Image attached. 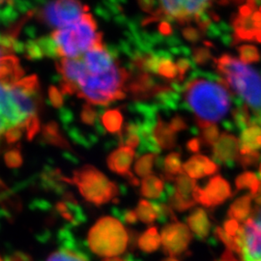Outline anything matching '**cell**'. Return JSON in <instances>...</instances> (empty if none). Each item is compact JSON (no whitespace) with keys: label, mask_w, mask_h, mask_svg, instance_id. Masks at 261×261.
Instances as JSON below:
<instances>
[{"label":"cell","mask_w":261,"mask_h":261,"mask_svg":"<svg viewBox=\"0 0 261 261\" xmlns=\"http://www.w3.org/2000/svg\"><path fill=\"white\" fill-rule=\"evenodd\" d=\"M259 12H261V6L259 7Z\"/></svg>","instance_id":"obj_58"},{"label":"cell","mask_w":261,"mask_h":261,"mask_svg":"<svg viewBox=\"0 0 261 261\" xmlns=\"http://www.w3.org/2000/svg\"><path fill=\"white\" fill-rule=\"evenodd\" d=\"M89 13V7L79 1L47 2L37 11V18L49 28H65L80 21Z\"/></svg>","instance_id":"obj_8"},{"label":"cell","mask_w":261,"mask_h":261,"mask_svg":"<svg viewBox=\"0 0 261 261\" xmlns=\"http://www.w3.org/2000/svg\"><path fill=\"white\" fill-rule=\"evenodd\" d=\"M218 3L221 4V5H226V4H228L229 2H228V1H219Z\"/></svg>","instance_id":"obj_55"},{"label":"cell","mask_w":261,"mask_h":261,"mask_svg":"<svg viewBox=\"0 0 261 261\" xmlns=\"http://www.w3.org/2000/svg\"><path fill=\"white\" fill-rule=\"evenodd\" d=\"M204 45H205L206 47H214V45H213V44H211L210 42H207V41H205V42H204Z\"/></svg>","instance_id":"obj_54"},{"label":"cell","mask_w":261,"mask_h":261,"mask_svg":"<svg viewBox=\"0 0 261 261\" xmlns=\"http://www.w3.org/2000/svg\"><path fill=\"white\" fill-rule=\"evenodd\" d=\"M10 56L8 55V53L3 48V47L0 46V59L3 57V56Z\"/></svg>","instance_id":"obj_52"},{"label":"cell","mask_w":261,"mask_h":261,"mask_svg":"<svg viewBox=\"0 0 261 261\" xmlns=\"http://www.w3.org/2000/svg\"><path fill=\"white\" fill-rule=\"evenodd\" d=\"M252 125H258L261 127V112L254 113V115L252 116Z\"/></svg>","instance_id":"obj_49"},{"label":"cell","mask_w":261,"mask_h":261,"mask_svg":"<svg viewBox=\"0 0 261 261\" xmlns=\"http://www.w3.org/2000/svg\"><path fill=\"white\" fill-rule=\"evenodd\" d=\"M56 68L62 76V94H76L96 106H107L126 97L125 84L129 73L118 63L101 75H88L81 57L61 58L57 61Z\"/></svg>","instance_id":"obj_1"},{"label":"cell","mask_w":261,"mask_h":261,"mask_svg":"<svg viewBox=\"0 0 261 261\" xmlns=\"http://www.w3.org/2000/svg\"><path fill=\"white\" fill-rule=\"evenodd\" d=\"M157 156L153 153H148L144 154L142 157H140L136 165H135V172L140 176V177H147L151 175L152 169L154 163L156 162Z\"/></svg>","instance_id":"obj_27"},{"label":"cell","mask_w":261,"mask_h":261,"mask_svg":"<svg viewBox=\"0 0 261 261\" xmlns=\"http://www.w3.org/2000/svg\"><path fill=\"white\" fill-rule=\"evenodd\" d=\"M23 132H24V129L22 127H17V128H14V129L8 130L4 135V138L9 144H13V143H15L18 140H20Z\"/></svg>","instance_id":"obj_39"},{"label":"cell","mask_w":261,"mask_h":261,"mask_svg":"<svg viewBox=\"0 0 261 261\" xmlns=\"http://www.w3.org/2000/svg\"><path fill=\"white\" fill-rule=\"evenodd\" d=\"M235 184H236L237 190H244V189L250 190L251 192L250 194L252 198L257 195L261 188L260 180L256 176L255 173L250 172V171L240 174L238 177L236 178Z\"/></svg>","instance_id":"obj_21"},{"label":"cell","mask_w":261,"mask_h":261,"mask_svg":"<svg viewBox=\"0 0 261 261\" xmlns=\"http://www.w3.org/2000/svg\"><path fill=\"white\" fill-rule=\"evenodd\" d=\"M158 74L164 79L173 80L178 77L176 63L172 61V55L168 50L162 49V58L158 68Z\"/></svg>","instance_id":"obj_24"},{"label":"cell","mask_w":261,"mask_h":261,"mask_svg":"<svg viewBox=\"0 0 261 261\" xmlns=\"http://www.w3.org/2000/svg\"><path fill=\"white\" fill-rule=\"evenodd\" d=\"M50 38L56 57L61 58H77L95 46L103 44V34L98 31L97 22L89 13L72 25L56 29Z\"/></svg>","instance_id":"obj_4"},{"label":"cell","mask_w":261,"mask_h":261,"mask_svg":"<svg viewBox=\"0 0 261 261\" xmlns=\"http://www.w3.org/2000/svg\"><path fill=\"white\" fill-rule=\"evenodd\" d=\"M238 51L240 55V61L245 64L258 62L260 60L261 57L258 49L252 45L241 46L238 47Z\"/></svg>","instance_id":"obj_29"},{"label":"cell","mask_w":261,"mask_h":261,"mask_svg":"<svg viewBox=\"0 0 261 261\" xmlns=\"http://www.w3.org/2000/svg\"><path fill=\"white\" fill-rule=\"evenodd\" d=\"M153 138L161 149H172L176 145V133L162 118H158L154 127Z\"/></svg>","instance_id":"obj_15"},{"label":"cell","mask_w":261,"mask_h":261,"mask_svg":"<svg viewBox=\"0 0 261 261\" xmlns=\"http://www.w3.org/2000/svg\"><path fill=\"white\" fill-rule=\"evenodd\" d=\"M63 180L75 184L84 199L96 206L103 205L114 200L119 194L115 183L100 170L88 165L75 170L71 179L64 177Z\"/></svg>","instance_id":"obj_7"},{"label":"cell","mask_w":261,"mask_h":261,"mask_svg":"<svg viewBox=\"0 0 261 261\" xmlns=\"http://www.w3.org/2000/svg\"><path fill=\"white\" fill-rule=\"evenodd\" d=\"M212 158L214 163L234 168L239 157V140L229 134H223L213 146Z\"/></svg>","instance_id":"obj_11"},{"label":"cell","mask_w":261,"mask_h":261,"mask_svg":"<svg viewBox=\"0 0 261 261\" xmlns=\"http://www.w3.org/2000/svg\"><path fill=\"white\" fill-rule=\"evenodd\" d=\"M103 128L111 134H121L123 115L119 110H109L102 116Z\"/></svg>","instance_id":"obj_23"},{"label":"cell","mask_w":261,"mask_h":261,"mask_svg":"<svg viewBox=\"0 0 261 261\" xmlns=\"http://www.w3.org/2000/svg\"><path fill=\"white\" fill-rule=\"evenodd\" d=\"M0 261H3V259H2V258H1V256H0Z\"/></svg>","instance_id":"obj_57"},{"label":"cell","mask_w":261,"mask_h":261,"mask_svg":"<svg viewBox=\"0 0 261 261\" xmlns=\"http://www.w3.org/2000/svg\"><path fill=\"white\" fill-rule=\"evenodd\" d=\"M183 170L193 179H199L212 175L219 170L217 164L203 155H196L189 159L183 165Z\"/></svg>","instance_id":"obj_13"},{"label":"cell","mask_w":261,"mask_h":261,"mask_svg":"<svg viewBox=\"0 0 261 261\" xmlns=\"http://www.w3.org/2000/svg\"><path fill=\"white\" fill-rule=\"evenodd\" d=\"M254 40L261 43V29H254Z\"/></svg>","instance_id":"obj_51"},{"label":"cell","mask_w":261,"mask_h":261,"mask_svg":"<svg viewBox=\"0 0 261 261\" xmlns=\"http://www.w3.org/2000/svg\"><path fill=\"white\" fill-rule=\"evenodd\" d=\"M172 27L170 24V22L168 21H162L160 22V25H159V32L161 35L163 36H169L172 34Z\"/></svg>","instance_id":"obj_41"},{"label":"cell","mask_w":261,"mask_h":261,"mask_svg":"<svg viewBox=\"0 0 261 261\" xmlns=\"http://www.w3.org/2000/svg\"><path fill=\"white\" fill-rule=\"evenodd\" d=\"M97 116H98V113L96 112V110L91 107V105H89V103L84 105L82 113H81V118L84 124L89 125V126H94L96 124Z\"/></svg>","instance_id":"obj_35"},{"label":"cell","mask_w":261,"mask_h":261,"mask_svg":"<svg viewBox=\"0 0 261 261\" xmlns=\"http://www.w3.org/2000/svg\"><path fill=\"white\" fill-rule=\"evenodd\" d=\"M163 169H164L163 178L165 180H167V181L175 180V178L184 171L182 164H181L180 154L176 152L168 154V156L164 160Z\"/></svg>","instance_id":"obj_19"},{"label":"cell","mask_w":261,"mask_h":261,"mask_svg":"<svg viewBox=\"0 0 261 261\" xmlns=\"http://www.w3.org/2000/svg\"><path fill=\"white\" fill-rule=\"evenodd\" d=\"M44 140L47 143L56 145L57 147L69 148V144L65 139L61 136L59 132V127L56 122H49L45 125L43 130Z\"/></svg>","instance_id":"obj_25"},{"label":"cell","mask_w":261,"mask_h":261,"mask_svg":"<svg viewBox=\"0 0 261 261\" xmlns=\"http://www.w3.org/2000/svg\"><path fill=\"white\" fill-rule=\"evenodd\" d=\"M218 72L230 89L244 99L254 113L261 112V75L252 67L228 55L214 59Z\"/></svg>","instance_id":"obj_5"},{"label":"cell","mask_w":261,"mask_h":261,"mask_svg":"<svg viewBox=\"0 0 261 261\" xmlns=\"http://www.w3.org/2000/svg\"><path fill=\"white\" fill-rule=\"evenodd\" d=\"M40 85L36 75L14 84L0 83V138L17 127L24 129L40 109Z\"/></svg>","instance_id":"obj_3"},{"label":"cell","mask_w":261,"mask_h":261,"mask_svg":"<svg viewBox=\"0 0 261 261\" xmlns=\"http://www.w3.org/2000/svg\"><path fill=\"white\" fill-rule=\"evenodd\" d=\"M183 86L182 108L195 114L198 128L213 125L227 114L234 93L224 77L195 69Z\"/></svg>","instance_id":"obj_2"},{"label":"cell","mask_w":261,"mask_h":261,"mask_svg":"<svg viewBox=\"0 0 261 261\" xmlns=\"http://www.w3.org/2000/svg\"><path fill=\"white\" fill-rule=\"evenodd\" d=\"M196 180L188 176L184 171L175 178V191L174 194L186 199L193 198V193L196 189Z\"/></svg>","instance_id":"obj_22"},{"label":"cell","mask_w":261,"mask_h":261,"mask_svg":"<svg viewBox=\"0 0 261 261\" xmlns=\"http://www.w3.org/2000/svg\"><path fill=\"white\" fill-rule=\"evenodd\" d=\"M223 127H224L225 130H228V132L236 130L233 121H230V120H225V121L223 122Z\"/></svg>","instance_id":"obj_48"},{"label":"cell","mask_w":261,"mask_h":261,"mask_svg":"<svg viewBox=\"0 0 261 261\" xmlns=\"http://www.w3.org/2000/svg\"><path fill=\"white\" fill-rule=\"evenodd\" d=\"M253 23H256V22H260L261 21V12L259 11H256L254 12L251 17Z\"/></svg>","instance_id":"obj_50"},{"label":"cell","mask_w":261,"mask_h":261,"mask_svg":"<svg viewBox=\"0 0 261 261\" xmlns=\"http://www.w3.org/2000/svg\"><path fill=\"white\" fill-rule=\"evenodd\" d=\"M192 241V233L186 224L174 222L164 227L161 232V242L164 251L170 257L186 252Z\"/></svg>","instance_id":"obj_9"},{"label":"cell","mask_w":261,"mask_h":261,"mask_svg":"<svg viewBox=\"0 0 261 261\" xmlns=\"http://www.w3.org/2000/svg\"><path fill=\"white\" fill-rule=\"evenodd\" d=\"M218 261H238V259L232 254V252L226 250V251L224 252L223 256L221 257V259Z\"/></svg>","instance_id":"obj_47"},{"label":"cell","mask_w":261,"mask_h":261,"mask_svg":"<svg viewBox=\"0 0 261 261\" xmlns=\"http://www.w3.org/2000/svg\"><path fill=\"white\" fill-rule=\"evenodd\" d=\"M219 136H220V130L218 126H216L215 124L209 125L208 127L204 128L201 134L202 141L205 143L206 145H210V146H214L215 143L219 140Z\"/></svg>","instance_id":"obj_33"},{"label":"cell","mask_w":261,"mask_h":261,"mask_svg":"<svg viewBox=\"0 0 261 261\" xmlns=\"http://www.w3.org/2000/svg\"><path fill=\"white\" fill-rule=\"evenodd\" d=\"M48 97H49L50 103L56 109H61L62 108V106L64 103L63 94L55 85L49 86V88H48Z\"/></svg>","instance_id":"obj_37"},{"label":"cell","mask_w":261,"mask_h":261,"mask_svg":"<svg viewBox=\"0 0 261 261\" xmlns=\"http://www.w3.org/2000/svg\"><path fill=\"white\" fill-rule=\"evenodd\" d=\"M191 58L193 59L195 64L204 65L210 61V59L212 58V55H211V51L209 50V48L204 47H195L192 50Z\"/></svg>","instance_id":"obj_32"},{"label":"cell","mask_w":261,"mask_h":261,"mask_svg":"<svg viewBox=\"0 0 261 261\" xmlns=\"http://www.w3.org/2000/svg\"><path fill=\"white\" fill-rule=\"evenodd\" d=\"M124 220L129 224H134L138 221V218H137V215L135 213V211H127L124 215Z\"/></svg>","instance_id":"obj_46"},{"label":"cell","mask_w":261,"mask_h":261,"mask_svg":"<svg viewBox=\"0 0 261 261\" xmlns=\"http://www.w3.org/2000/svg\"><path fill=\"white\" fill-rule=\"evenodd\" d=\"M103 261H125L124 259H122L120 257H110V258H106Z\"/></svg>","instance_id":"obj_53"},{"label":"cell","mask_w":261,"mask_h":261,"mask_svg":"<svg viewBox=\"0 0 261 261\" xmlns=\"http://www.w3.org/2000/svg\"><path fill=\"white\" fill-rule=\"evenodd\" d=\"M134 158L135 150L122 145L121 147L114 150L109 156L108 166L113 172L129 179L132 175H134L130 172V166Z\"/></svg>","instance_id":"obj_12"},{"label":"cell","mask_w":261,"mask_h":261,"mask_svg":"<svg viewBox=\"0 0 261 261\" xmlns=\"http://www.w3.org/2000/svg\"><path fill=\"white\" fill-rule=\"evenodd\" d=\"M169 127L171 128V130L174 133H178L181 130H186L188 128L186 121L184 120V118L180 115H176L175 117H173L171 119V121L169 123Z\"/></svg>","instance_id":"obj_40"},{"label":"cell","mask_w":261,"mask_h":261,"mask_svg":"<svg viewBox=\"0 0 261 261\" xmlns=\"http://www.w3.org/2000/svg\"><path fill=\"white\" fill-rule=\"evenodd\" d=\"M161 245V234L159 233L158 229L156 227H149L138 239L139 248L145 252H155L158 250Z\"/></svg>","instance_id":"obj_20"},{"label":"cell","mask_w":261,"mask_h":261,"mask_svg":"<svg viewBox=\"0 0 261 261\" xmlns=\"http://www.w3.org/2000/svg\"><path fill=\"white\" fill-rule=\"evenodd\" d=\"M259 136H261V127L258 125H252L243 130L239 140L240 155L250 154L259 149L260 147L256 143V140Z\"/></svg>","instance_id":"obj_17"},{"label":"cell","mask_w":261,"mask_h":261,"mask_svg":"<svg viewBox=\"0 0 261 261\" xmlns=\"http://www.w3.org/2000/svg\"><path fill=\"white\" fill-rule=\"evenodd\" d=\"M176 66L178 69L177 83H181L184 81L187 72H189L190 70L196 69V64L190 57L179 58L176 62Z\"/></svg>","instance_id":"obj_30"},{"label":"cell","mask_w":261,"mask_h":261,"mask_svg":"<svg viewBox=\"0 0 261 261\" xmlns=\"http://www.w3.org/2000/svg\"><path fill=\"white\" fill-rule=\"evenodd\" d=\"M23 51L25 54L27 58L30 60H38V59H41L43 56H45L42 47H40V45L38 44L37 40L36 41L29 40L24 45Z\"/></svg>","instance_id":"obj_31"},{"label":"cell","mask_w":261,"mask_h":261,"mask_svg":"<svg viewBox=\"0 0 261 261\" xmlns=\"http://www.w3.org/2000/svg\"><path fill=\"white\" fill-rule=\"evenodd\" d=\"M261 160V154L257 151H254L250 154L246 155H239L237 162L242 166L243 168H249L252 166H255Z\"/></svg>","instance_id":"obj_36"},{"label":"cell","mask_w":261,"mask_h":261,"mask_svg":"<svg viewBox=\"0 0 261 261\" xmlns=\"http://www.w3.org/2000/svg\"><path fill=\"white\" fill-rule=\"evenodd\" d=\"M239 14H240L241 17H244V18H251V17H252L251 15L253 14V11L246 4V5L240 6V8H239Z\"/></svg>","instance_id":"obj_45"},{"label":"cell","mask_w":261,"mask_h":261,"mask_svg":"<svg viewBox=\"0 0 261 261\" xmlns=\"http://www.w3.org/2000/svg\"><path fill=\"white\" fill-rule=\"evenodd\" d=\"M182 34L187 41L192 42V43H196L201 40L202 33L199 31V29H196L194 28H186L182 30Z\"/></svg>","instance_id":"obj_38"},{"label":"cell","mask_w":261,"mask_h":261,"mask_svg":"<svg viewBox=\"0 0 261 261\" xmlns=\"http://www.w3.org/2000/svg\"><path fill=\"white\" fill-rule=\"evenodd\" d=\"M252 197L251 195H246L237 198L230 205L228 210V218L230 220H235L239 224H245L252 214Z\"/></svg>","instance_id":"obj_16"},{"label":"cell","mask_w":261,"mask_h":261,"mask_svg":"<svg viewBox=\"0 0 261 261\" xmlns=\"http://www.w3.org/2000/svg\"><path fill=\"white\" fill-rule=\"evenodd\" d=\"M190 230L200 240H205L211 232L212 224L204 209H195L187 219Z\"/></svg>","instance_id":"obj_14"},{"label":"cell","mask_w":261,"mask_h":261,"mask_svg":"<svg viewBox=\"0 0 261 261\" xmlns=\"http://www.w3.org/2000/svg\"><path fill=\"white\" fill-rule=\"evenodd\" d=\"M232 117L236 130L241 133L252 126V115L250 114L248 106L245 103L241 107H235L232 111Z\"/></svg>","instance_id":"obj_26"},{"label":"cell","mask_w":261,"mask_h":261,"mask_svg":"<svg viewBox=\"0 0 261 261\" xmlns=\"http://www.w3.org/2000/svg\"><path fill=\"white\" fill-rule=\"evenodd\" d=\"M251 218L254 221V223L256 224V225L261 229V206H257L254 211L252 210V214Z\"/></svg>","instance_id":"obj_44"},{"label":"cell","mask_w":261,"mask_h":261,"mask_svg":"<svg viewBox=\"0 0 261 261\" xmlns=\"http://www.w3.org/2000/svg\"><path fill=\"white\" fill-rule=\"evenodd\" d=\"M231 196V188L226 180L220 175L209 180L205 189L196 187L193 198L205 207L220 205Z\"/></svg>","instance_id":"obj_10"},{"label":"cell","mask_w":261,"mask_h":261,"mask_svg":"<svg viewBox=\"0 0 261 261\" xmlns=\"http://www.w3.org/2000/svg\"><path fill=\"white\" fill-rule=\"evenodd\" d=\"M165 186L163 179L151 174L141 181L140 193L148 198H161L165 193Z\"/></svg>","instance_id":"obj_18"},{"label":"cell","mask_w":261,"mask_h":261,"mask_svg":"<svg viewBox=\"0 0 261 261\" xmlns=\"http://www.w3.org/2000/svg\"><path fill=\"white\" fill-rule=\"evenodd\" d=\"M140 4V8L142 10H144L145 12H148V13H152L156 10L155 6L158 4L157 2H154V1H140L139 2Z\"/></svg>","instance_id":"obj_42"},{"label":"cell","mask_w":261,"mask_h":261,"mask_svg":"<svg viewBox=\"0 0 261 261\" xmlns=\"http://www.w3.org/2000/svg\"><path fill=\"white\" fill-rule=\"evenodd\" d=\"M187 149L193 153H197L200 150V140L198 139H193L188 141Z\"/></svg>","instance_id":"obj_43"},{"label":"cell","mask_w":261,"mask_h":261,"mask_svg":"<svg viewBox=\"0 0 261 261\" xmlns=\"http://www.w3.org/2000/svg\"><path fill=\"white\" fill-rule=\"evenodd\" d=\"M46 261H88L84 255L74 250L62 248L53 252Z\"/></svg>","instance_id":"obj_28"},{"label":"cell","mask_w":261,"mask_h":261,"mask_svg":"<svg viewBox=\"0 0 261 261\" xmlns=\"http://www.w3.org/2000/svg\"><path fill=\"white\" fill-rule=\"evenodd\" d=\"M4 159H5L6 165L9 168H19L22 164V156L19 148L8 150L4 155Z\"/></svg>","instance_id":"obj_34"},{"label":"cell","mask_w":261,"mask_h":261,"mask_svg":"<svg viewBox=\"0 0 261 261\" xmlns=\"http://www.w3.org/2000/svg\"><path fill=\"white\" fill-rule=\"evenodd\" d=\"M87 241L94 253L107 258L116 257L126 251L129 234L120 221L103 217L91 227Z\"/></svg>","instance_id":"obj_6"},{"label":"cell","mask_w":261,"mask_h":261,"mask_svg":"<svg viewBox=\"0 0 261 261\" xmlns=\"http://www.w3.org/2000/svg\"><path fill=\"white\" fill-rule=\"evenodd\" d=\"M164 261H178L177 259H175L174 257H168L167 259H165Z\"/></svg>","instance_id":"obj_56"}]
</instances>
